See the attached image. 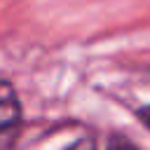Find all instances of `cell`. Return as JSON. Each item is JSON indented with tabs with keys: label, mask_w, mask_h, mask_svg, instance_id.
<instances>
[{
	"label": "cell",
	"mask_w": 150,
	"mask_h": 150,
	"mask_svg": "<svg viewBox=\"0 0 150 150\" xmlns=\"http://www.w3.org/2000/svg\"><path fill=\"white\" fill-rule=\"evenodd\" d=\"M138 117H141V122L150 129V105H143V108L138 110Z\"/></svg>",
	"instance_id": "4"
},
{
	"label": "cell",
	"mask_w": 150,
	"mask_h": 150,
	"mask_svg": "<svg viewBox=\"0 0 150 150\" xmlns=\"http://www.w3.org/2000/svg\"><path fill=\"white\" fill-rule=\"evenodd\" d=\"M21 122V103L9 80L0 77V136Z\"/></svg>",
	"instance_id": "1"
},
{
	"label": "cell",
	"mask_w": 150,
	"mask_h": 150,
	"mask_svg": "<svg viewBox=\"0 0 150 150\" xmlns=\"http://www.w3.org/2000/svg\"><path fill=\"white\" fill-rule=\"evenodd\" d=\"M105 150H138L129 138H124V136H120V134H115V136H110V141H108V148Z\"/></svg>",
	"instance_id": "2"
},
{
	"label": "cell",
	"mask_w": 150,
	"mask_h": 150,
	"mask_svg": "<svg viewBox=\"0 0 150 150\" xmlns=\"http://www.w3.org/2000/svg\"><path fill=\"white\" fill-rule=\"evenodd\" d=\"M66 150H96V141H94V138H77V141H73Z\"/></svg>",
	"instance_id": "3"
}]
</instances>
